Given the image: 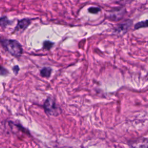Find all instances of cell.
I'll use <instances>...</instances> for the list:
<instances>
[{
	"instance_id": "cell-12",
	"label": "cell",
	"mask_w": 148,
	"mask_h": 148,
	"mask_svg": "<svg viewBox=\"0 0 148 148\" xmlns=\"http://www.w3.org/2000/svg\"><path fill=\"white\" fill-rule=\"evenodd\" d=\"M13 72L15 73L16 75L17 74L18 72L19 71V67L18 65H15L13 68Z\"/></svg>"
},
{
	"instance_id": "cell-7",
	"label": "cell",
	"mask_w": 148,
	"mask_h": 148,
	"mask_svg": "<svg viewBox=\"0 0 148 148\" xmlns=\"http://www.w3.org/2000/svg\"><path fill=\"white\" fill-rule=\"evenodd\" d=\"M146 27H148V20L138 22L135 24L134 28L135 30H136V29H139L140 28H146Z\"/></svg>"
},
{
	"instance_id": "cell-1",
	"label": "cell",
	"mask_w": 148,
	"mask_h": 148,
	"mask_svg": "<svg viewBox=\"0 0 148 148\" xmlns=\"http://www.w3.org/2000/svg\"><path fill=\"white\" fill-rule=\"evenodd\" d=\"M1 43L4 48L12 56L19 57L22 54V47L17 40L13 39H1Z\"/></svg>"
},
{
	"instance_id": "cell-2",
	"label": "cell",
	"mask_w": 148,
	"mask_h": 148,
	"mask_svg": "<svg viewBox=\"0 0 148 148\" xmlns=\"http://www.w3.org/2000/svg\"><path fill=\"white\" fill-rule=\"evenodd\" d=\"M46 113L50 116H57L60 114V109L55 101L51 98H47L43 105Z\"/></svg>"
},
{
	"instance_id": "cell-3",
	"label": "cell",
	"mask_w": 148,
	"mask_h": 148,
	"mask_svg": "<svg viewBox=\"0 0 148 148\" xmlns=\"http://www.w3.org/2000/svg\"><path fill=\"white\" fill-rule=\"evenodd\" d=\"M31 24V20L29 18H24L18 21L17 25L15 27L14 32L17 31H24L25 29Z\"/></svg>"
},
{
	"instance_id": "cell-10",
	"label": "cell",
	"mask_w": 148,
	"mask_h": 148,
	"mask_svg": "<svg viewBox=\"0 0 148 148\" xmlns=\"http://www.w3.org/2000/svg\"><path fill=\"white\" fill-rule=\"evenodd\" d=\"M88 10L91 13L96 14L101 11V9L98 7H90L88 9Z\"/></svg>"
},
{
	"instance_id": "cell-5",
	"label": "cell",
	"mask_w": 148,
	"mask_h": 148,
	"mask_svg": "<svg viewBox=\"0 0 148 148\" xmlns=\"http://www.w3.org/2000/svg\"><path fill=\"white\" fill-rule=\"evenodd\" d=\"M132 24V21L130 20H128L124 23H123L122 24H120L117 28V31L119 32H125L131 27Z\"/></svg>"
},
{
	"instance_id": "cell-6",
	"label": "cell",
	"mask_w": 148,
	"mask_h": 148,
	"mask_svg": "<svg viewBox=\"0 0 148 148\" xmlns=\"http://www.w3.org/2000/svg\"><path fill=\"white\" fill-rule=\"evenodd\" d=\"M51 71H52L51 68L49 67H44L40 70V73L42 77H49L51 75Z\"/></svg>"
},
{
	"instance_id": "cell-8",
	"label": "cell",
	"mask_w": 148,
	"mask_h": 148,
	"mask_svg": "<svg viewBox=\"0 0 148 148\" xmlns=\"http://www.w3.org/2000/svg\"><path fill=\"white\" fill-rule=\"evenodd\" d=\"M10 20H9L6 17H2L1 18L0 23H1V27H5L8 25H9L10 24Z\"/></svg>"
},
{
	"instance_id": "cell-11",
	"label": "cell",
	"mask_w": 148,
	"mask_h": 148,
	"mask_svg": "<svg viewBox=\"0 0 148 148\" xmlns=\"http://www.w3.org/2000/svg\"><path fill=\"white\" fill-rule=\"evenodd\" d=\"M8 73V71L6 69L3 68L2 66H1V74L2 75H6Z\"/></svg>"
},
{
	"instance_id": "cell-4",
	"label": "cell",
	"mask_w": 148,
	"mask_h": 148,
	"mask_svg": "<svg viewBox=\"0 0 148 148\" xmlns=\"http://www.w3.org/2000/svg\"><path fill=\"white\" fill-rule=\"evenodd\" d=\"M131 146L132 148H148V139L141 138L132 142Z\"/></svg>"
},
{
	"instance_id": "cell-9",
	"label": "cell",
	"mask_w": 148,
	"mask_h": 148,
	"mask_svg": "<svg viewBox=\"0 0 148 148\" xmlns=\"http://www.w3.org/2000/svg\"><path fill=\"white\" fill-rule=\"evenodd\" d=\"M53 45H54V43H53L50 41H49V40H46L43 42V47L45 49L50 50L52 47Z\"/></svg>"
}]
</instances>
